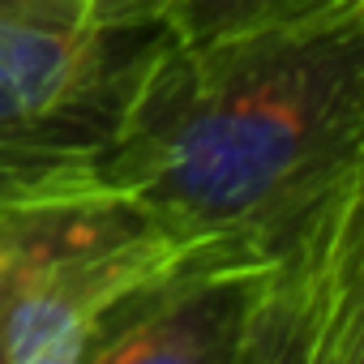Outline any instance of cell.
I'll use <instances>...</instances> for the list:
<instances>
[{"label": "cell", "mask_w": 364, "mask_h": 364, "mask_svg": "<svg viewBox=\"0 0 364 364\" xmlns=\"http://www.w3.org/2000/svg\"><path fill=\"white\" fill-rule=\"evenodd\" d=\"M103 176L176 240L274 245L364 185V0L210 43H167Z\"/></svg>", "instance_id": "6da1fadb"}, {"label": "cell", "mask_w": 364, "mask_h": 364, "mask_svg": "<svg viewBox=\"0 0 364 364\" xmlns=\"http://www.w3.org/2000/svg\"><path fill=\"white\" fill-rule=\"evenodd\" d=\"M180 249L103 171L0 189V364H86L103 317Z\"/></svg>", "instance_id": "7a4b0ae2"}, {"label": "cell", "mask_w": 364, "mask_h": 364, "mask_svg": "<svg viewBox=\"0 0 364 364\" xmlns=\"http://www.w3.org/2000/svg\"><path fill=\"white\" fill-rule=\"evenodd\" d=\"M163 43L159 18L0 22V189L103 171Z\"/></svg>", "instance_id": "3957f363"}, {"label": "cell", "mask_w": 364, "mask_h": 364, "mask_svg": "<svg viewBox=\"0 0 364 364\" xmlns=\"http://www.w3.org/2000/svg\"><path fill=\"white\" fill-rule=\"evenodd\" d=\"M364 360V185L266 245L245 364Z\"/></svg>", "instance_id": "277c9868"}, {"label": "cell", "mask_w": 364, "mask_h": 364, "mask_svg": "<svg viewBox=\"0 0 364 364\" xmlns=\"http://www.w3.org/2000/svg\"><path fill=\"white\" fill-rule=\"evenodd\" d=\"M334 0H159V22L176 43H210L228 35L266 31Z\"/></svg>", "instance_id": "5b68a950"}, {"label": "cell", "mask_w": 364, "mask_h": 364, "mask_svg": "<svg viewBox=\"0 0 364 364\" xmlns=\"http://www.w3.org/2000/svg\"><path fill=\"white\" fill-rule=\"evenodd\" d=\"M99 0H0V22H39V26H77L95 22Z\"/></svg>", "instance_id": "8992f818"}, {"label": "cell", "mask_w": 364, "mask_h": 364, "mask_svg": "<svg viewBox=\"0 0 364 364\" xmlns=\"http://www.w3.org/2000/svg\"><path fill=\"white\" fill-rule=\"evenodd\" d=\"M137 18H159V0H99L95 22H137Z\"/></svg>", "instance_id": "52a82bcc"}]
</instances>
